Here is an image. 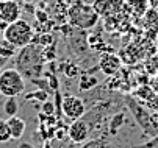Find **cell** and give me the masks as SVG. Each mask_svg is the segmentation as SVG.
<instances>
[{"label": "cell", "mask_w": 158, "mask_h": 148, "mask_svg": "<svg viewBox=\"0 0 158 148\" xmlns=\"http://www.w3.org/2000/svg\"><path fill=\"white\" fill-rule=\"evenodd\" d=\"M16 69L22 76L35 80L39 78L44 70V59H42V47L36 44H28L19 49L16 53Z\"/></svg>", "instance_id": "6da1fadb"}, {"label": "cell", "mask_w": 158, "mask_h": 148, "mask_svg": "<svg viewBox=\"0 0 158 148\" xmlns=\"http://www.w3.org/2000/svg\"><path fill=\"white\" fill-rule=\"evenodd\" d=\"M3 37L10 41L11 44L17 49H22L33 42L35 30L33 27L24 19H19L13 24H8L3 30Z\"/></svg>", "instance_id": "7a4b0ae2"}, {"label": "cell", "mask_w": 158, "mask_h": 148, "mask_svg": "<svg viewBox=\"0 0 158 148\" xmlns=\"http://www.w3.org/2000/svg\"><path fill=\"white\" fill-rule=\"evenodd\" d=\"M25 91V80L17 69H5L0 72V94L3 97H17Z\"/></svg>", "instance_id": "3957f363"}, {"label": "cell", "mask_w": 158, "mask_h": 148, "mask_svg": "<svg viewBox=\"0 0 158 148\" xmlns=\"http://www.w3.org/2000/svg\"><path fill=\"white\" fill-rule=\"evenodd\" d=\"M125 101H127V108L130 109V112L133 114L135 120H136V123L139 125V128L143 130V133L149 137L158 134V131L153 128L152 125V120H150V115L152 112L144 106V104H141L139 101H136L133 97H125Z\"/></svg>", "instance_id": "277c9868"}, {"label": "cell", "mask_w": 158, "mask_h": 148, "mask_svg": "<svg viewBox=\"0 0 158 148\" xmlns=\"http://www.w3.org/2000/svg\"><path fill=\"white\" fill-rule=\"evenodd\" d=\"M97 13L88 6L86 3H83L81 0H77L75 5L71 6L69 10V20L71 24L80 28H91L96 22H97Z\"/></svg>", "instance_id": "5b68a950"}, {"label": "cell", "mask_w": 158, "mask_h": 148, "mask_svg": "<svg viewBox=\"0 0 158 148\" xmlns=\"http://www.w3.org/2000/svg\"><path fill=\"white\" fill-rule=\"evenodd\" d=\"M61 112L64 114L66 119L74 122V120L83 119V115L86 114V104L80 97L66 95L63 97V101H61Z\"/></svg>", "instance_id": "8992f818"}, {"label": "cell", "mask_w": 158, "mask_h": 148, "mask_svg": "<svg viewBox=\"0 0 158 148\" xmlns=\"http://www.w3.org/2000/svg\"><path fill=\"white\" fill-rule=\"evenodd\" d=\"M121 66H122L121 56H118L116 53H113V52H105V53L100 55L99 66H97V67H99L105 75L111 76V75H114V73L121 69Z\"/></svg>", "instance_id": "52a82bcc"}, {"label": "cell", "mask_w": 158, "mask_h": 148, "mask_svg": "<svg viewBox=\"0 0 158 148\" xmlns=\"http://www.w3.org/2000/svg\"><path fill=\"white\" fill-rule=\"evenodd\" d=\"M67 137L74 143H85L89 139V125L83 120H74L72 125L67 128Z\"/></svg>", "instance_id": "ba28073f"}, {"label": "cell", "mask_w": 158, "mask_h": 148, "mask_svg": "<svg viewBox=\"0 0 158 148\" xmlns=\"http://www.w3.org/2000/svg\"><path fill=\"white\" fill-rule=\"evenodd\" d=\"M20 19V5L16 0H3L0 2V20L8 25Z\"/></svg>", "instance_id": "9c48e42d"}, {"label": "cell", "mask_w": 158, "mask_h": 148, "mask_svg": "<svg viewBox=\"0 0 158 148\" xmlns=\"http://www.w3.org/2000/svg\"><path fill=\"white\" fill-rule=\"evenodd\" d=\"M8 126H10V133H11V139L13 140H17V139H22V136L25 134V130H27V123L24 119H20L17 115H13V117H8Z\"/></svg>", "instance_id": "30bf717a"}, {"label": "cell", "mask_w": 158, "mask_h": 148, "mask_svg": "<svg viewBox=\"0 0 158 148\" xmlns=\"http://www.w3.org/2000/svg\"><path fill=\"white\" fill-rule=\"evenodd\" d=\"M97 84H99V78L94 76V75H91V73H83V75L78 78V88H80V91H83V92L94 89Z\"/></svg>", "instance_id": "8fae6325"}, {"label": "cell", "mask_w": 158, "mask_h": 148, "mask_svg": "<svg viewBox=\"0 0 158 148\" xmlns=\"http://www.w3.org/2000/svg\"><path fill=\"white\" fill-rule=\"evenodd\" d=\"M17 53V47H14L10 41H6L5 37L0 39V58H13Z\"/></svg>", "instance_id": "7c38bea8"}, {"label": "cell", "mask_w": 158, "mask_h": 148, "mask_svg": "<svg viewBox=\"0 0 158 148\" xmlns=\"http://www.w3.org/2000/svg\"><path fill=\"white\" fill-rule=\"evenodd\" d=\"M124 120H125V112H118L113 115V119L110 120V125H108V130L111 134H116L119 130H121V126L124 125Z\"/></svg>", "instance_id": "4fadbf2b"}, {"label": "cell", "mask_w": 158, "mask_h": 148, "mask_svg": "<svg viewBox=\"0 0 158 148\" xmlns=\"http://www.w3.org/2000/svg\"><path fill=\"white\" fill-rule=\"evenodd\" d=\"M19 111V103H17V98L16 97H8L3 103V112L8 115V117H13L16 115Z\"/></svg>", "instance_id": "5bb4252c"}, {"label": "cell", "mask_w": 158, "mask_h": 148, "mask_svg": "<svg viewBox=\"0 0 158 148\" xmlns=\"http://www.w3.org/2000/svg\"><path fill=\"white\" fill-rule=\"evenodd\" d=\"M144 19L146 25H150V28H155V31H158V10L149 8L144 14Z\"/></svg>", "instance_id": "9a60e30c"}, {"label": "cell", "mask_w": 158, "mask_h": 148, "mask_svg": "<svg viewBox=\"0 0 158 148\" xmlns=\"http://www.w3.org/2000/svg\"><path fill=\"white\" fill-rule=\"evenodd\" d=\"M31 44H36V45H39V47H42V49H46V47H49L50 44H53V36H52L50 33L39 34V36L33 37Z\"/></svg>", "instance_id": "2e32d148"}, {"label": "cell", "mask_w": 158, "mask_h": 148, "mask_svg": "<svg viewBox=\"0 0 158 148\" xmlns=\"http://www.w3.org/2000/svg\"><path fill=\"white\" fill-rule=\"evenodd\" d=\"M25 100H36V101H47L49 100V92L44 91V89H36L35 92H28L25 94Z\"/></svg>", "instance_id": "e0dca14e"}, {"label": "cell", "mask_w": 158, "mask_h": 148, "mask_svg": "<svg viewBox=\"0 0 158 148\" xmlns=\"http://www.w3.org/2000/svg\"><path fill=\"white\" fill-rule=\"evenodd\" d=\"M128 5L135 6V14H138V16L146 14V11L149 10L147 0H128Z\"/></svg>", "instance_id": "ac0fdd59"}, {"label": "cell", "mask_w": 158, "mask_h": 148, "mask_svg": "<svg viewBox=\"0 0 158 148\" xmlns=\"http://www.w3.org/2000/svg\"><path fill=\"white\" fill-rule=\"evenodd\" d=\"M11 140V133H10V126L8 122L0 119V143H5Z\"/></svg>", "instance_id": "d6986e66"}, {"label": "cell", "mask_w": 158, "mask_h": 148, "mask_svg": "<svg viewBox=\"0 0 158 148\" xmlns=\"http://www.w3.org/2000/svg\"><path fill=\"white\" fill-rule=\"evenodd\" d=\"M80 148H108V142H105L103 139H93L81 143Z\"/></svg>", "instance_id": "ffe728a7"}, {"label": "cell", "mask_w": 158, "mask_h": 148, "mask_svg": "<svg viewBox=\"0 0 158 148\" xmlns=\"http://www.w3.org/2000/svg\"><path fill=\"white\" fill-rule=\"evenodd\" d=\"M135 148H158V134L149 137L144 143L138 145V146H135Z\"/></svg>", "instance_id": "44dd1931"}, {"label": "cell", "mask_w": 158, "mask_h": 148, "mask_svg": "<svg viewBox=\"0 0 158 148\" xmlns=\"http://www.w3.org/2000/svg\"><path fill=\"white\" fill-rule=\"evenodd\" d=\"M41 111H42V114H46V115H53L55 114V104H53V101H44L42 103V106H41Z\"/></svg>", "instance_id": "7402d4cb"}, {"label": "cell", "mask_w": 158, "mask_h": 148, "mask_svg": "<svg viewBox=\"0 0 158 148\" xmlns=\"http://www.w3.org/2000/svg\"><path fill=\"white\" fill-rule=\"evenodd\" d=\"M64 73H66V76H69V78H75L78 75V67L75 64H66Z\"/></svg>", "instance_id": "603a6c76"}, {"label": "cell", "mask_w": 158, "mask_h": 148, "mask_svg": "<svg viewBox=\"0 0 158 148\" xmlns=\"http://www.w3.org/2000/svg\"><path fill=\"white\" fill-rule=\"evenodd\" d=\"M47 83H49V88H50V89L58 91V78H56L53 73H49V75H47Z\"/></svg>", "instance_id": "cb8c5ba5"}, {"label": "cell", "mask_w": 158, "mask_h": 148, "mask_svg": "<svg viewBox=\"0 0 158 148\" xmlns=\"http://www.w3.org/2000/svg\"><path fill=\"white\" fill-rule=\"evenodd\" d=\"M147 3H149V8L158 10V0H147Z\"/></svg>", "instance_id": "d4e9b609"}, {"label": "cell", "mask_w": 158, "mask_h": 148, "mask_svg": "<svg viewBox=\"0 0 158 148\" xmlns=\"http://www.w3.org/2000/svg\"><path fill=\"white\" fill-rule=\"evenodd\" d=\"M19 148H36V146L31 145L30 142H22V143H19Z\"/></svg>", "instance_id": "484cf974"}, {"label": "cell", "mask_w": 158, "mask_h": 148, "mask_svg": "<svg viewBox=\"0 0 158 148\" xmlns=\"http://www.w3.org/2000/svg\"><path fill=\"white\" fill-rule=\"evenodd\" d=\"M36 19H39V20H47V16H44L42 11H36Z\"/></svg>", "instance_id": "4316f807"}, {"label": "cell", "mask_w": 158, "mask_h": 148, "mask_svg": "<svg viewBox=\"0 0 158 148\" xmlns=\"http://www.w3.org/2000/svg\"><path fill=\"white\" fill-rule=\"evenodd\" d=\"M56 148H64V143H60V145H58Z\"/></svg>", "instance_id": "83f0119b"}, {"label": "cell", "mask_w": 158, "mask_h": 148, "mask_svg": "<svg viewBox=\"0 0 158 148\" xmlns=\"http://www.w3.org/2000/svg\"><path fill=\"white\" fill-rule=\"evenodd\" d=\"M0 22H2V20H0Z\"/></svg>", "instance_id": "f1b7e54d"}]
</instances>
